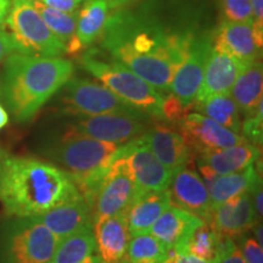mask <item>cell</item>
<instances>
[{
    "label": "cell",
    "instance_id": "cell-1",
    "mask_svg": "<svg viewBox=\"0 0 263 263\" xmlns=\"http://www.w3.org/2000/svg\"><path fill=\"white\" fill-rule=\"evenodd\" d=\"M201 22V12L193 5L144 0L108 15L101 45L115 60L166 93L194 39L205 32Z\"/></svg>",
    "mask_w": 263,
    "mask_h": 263
},
{
    "label": "cell",
    "instance_id": "cell-2",
    "mask_svg": "<svg viewBox=\"0 0 263 263\" xmlns=\"http://www.w3.org/2000/svg\"><path fill=\"white\" fill-rule=\"evenodd\" d=\"M81 195L70 174L32 157H4L0 163V201L10 216L37 217Z\"/></svg>",
    "mask_w": 263,
    "mask_h": 263
},
{
    "label": "cell",
    "instance_id": "cell-3",
    "mask_svg": "<svg viewBox=\"0 0 263 263\" xmlns=\"http://www.w3.org/2000/svg\"><path fill=\"white\" fill-rule=\"evenodd\" d=\"M74 67L60 57L12 52L6 58L2 89L6 106L17 122H27L72 78Z\"/></svg>",
    "mask_w": 263,
    "mask_h": 263
},
{
    "label": "cell",
    "instance_id": "cell-4",
    "mask_svg": "<svg viewBox=\"0 0 263 263\" xmlns=\"http://www.w3.org/2000/svg\"><path fill=\"white\" fill-rule=\"evenodd\" d=\"M122 144L108 143L62 130L47 147V155L70 174L82 196L91 200L104 174L122 149Z\"/></svg>",
    "mask_w": 263,
    "mask_h": 263
},
{
    "label": "cell",
    "instance_id": "cell-5",
    "mask_svg": "<svg viewBox=\"0 0 263 263\" xmlns=\"http://www.w3.org/2000/svg\"><path fill=\"white\" fill-rule=\"evenodd\" d=\"M80 64L118 98L150 118L163 120L164 97L127 66L117 60H107L97 50L82 55Z\"/></svg>",
    "mask_w": 263,
    "mask_h": 263
},
{
    "label": "cell",
    "instance_id": "cell-6",
    "mask_svg": "<svg viewBox=\"0 0 263 263\" xmlns=\"http://www.w3.org/2000/svg\"><path fill=\"white\" fill-rule=\"evenodd\" d=\"M5 24L16 52L45 58L61 57L66 52L65 45L43 21L33 0H12Z\"/></svg>",
    "mask_w": 263,
    "mask_h": 263
},
{
    "label": "cell",
    "instance_id": "cell-7",
    "mask_svg": "<svg viewBox=\"0 0 263 263\" xmlns=\"http://www.w3.org/2000/svg\"><path fill=\"white\" fill-rule=\"evenodd\" d=\"M60 239L33 217L6 226L2 244L3 263H50Z\"/></svg>",
    "mask_w": 263,
    "mask_h": 263
},
{
    "label": "cell",
    "instance_id": "cell-8",
    "mask_svg": "<svg viewBox=\"0 0 263 263\" xmlns=\"http://www.w3.org/2000/svg\"><path fill=\"white\" fill-rule=\"evenodd\" d=\"M64 87L65 94L61 99V111L70 116L143 114L128 105L103 84L82 78H71Z\"/></svg>",
    "mask_w": 263,
    "mask_h": 263
},
{
    "label": "cell",
    "instance_id": "cell-9",
    "mask_svg": "<svg viewBox=\"0 0 263 263\" xmlns=\"http://www.w3.org/2000/svg\"><path fill=\"white\" fill-rule=\"evenodd\" d=\"M71 117H73V121L64 130L122 145L141 137L150 127V117L144 114H105Z\"/></svg>",
    "mask_w": 263,
    "mask_h": 263
},
{
    "label": "cell",
    "instance_id": "cell-10",
    "mask_svg": "<svg viewBox=\"0 0 263 263\" xmlns=\"http://www.w3.org/2000/svg\"><path fill=\"white\" fill-rule=\"evenodd\" d=\"M136 194L133 174L121 149L104 174L91 200L93 223L126 211Z\"/></svg>",
    "mask_w": 263,
    "mask_h": 263
},
{
    "label": "cell",
    "instance_id": "cell-11",
    "mask_svg": "<svg viewBox=\"0 0 263 263\" xmlns=\"http://www.w3.org/2000/svg\"><path fill=\"white\" fill-rule=\"evenodd\" d=\"M177 124L178 132L195 155L248 141L241 134L223 127L212 118L199 112L185 114Z\"/></svg>",
    "mask_w": 263,
    "mask_h": 263
},
{
    "label": "cell",
    "instance_id": "cell-12",
    "mask_svg": "<svg viewBox=\"0 0 263 263\" xmlns=\"http://www.w3.org/2000/svg\"><path fill=\"white\" fill-rule=\"evenodd\" d=\"M211 50V31L200 33L190 45L188 54L173 76L170 91L184 107H192L201 87L203 71Z\"/></svg>",
    "mask_w": 263,
    "mask_h": 263
},
{
    "label": "cell",
    "instance_id": "cell-13",
    "mask_svg": "<svg viewBox=\"0 0 263 263\" xmlns=\"http://www.w3.org/2000/svg\"><path fill=\"white\" fill-rule=\"evenodd\" d=\"M122 154L133 174L137 194L168 188L172 174L151 151L143 137L124 144Z\"/></svg>",
    "mask_w": 263,
    "mask_h": 263
},
{
    "label": "cell",
    "instance_id": "cell-14",
    "mask_svg": "<svg viewBox=\"0 0 263 263\" xmlns=\"http://www.w3.org/2000/svg\"><path fill=\"white\" fill-rule=\"evenodd\" d=\"M167 190L171 205L210 222L212 211L209 192L200 174L190 168L189 163L172 174Z\"/></svg>",
    "mask_w": 263,
    "mask_h": 263
},
{
    "label": "cell",
    "instance_id": "cell-15",
    "mask_svg": "<svg viewBox=\"0 0 263 263\" xmlns=\"http://www.w3.org/2000/svg\"><path fill=\"white\" fill-rule=\"evenodd\" d=\"M211 47L230 55L242 65L261 60L262 43L256 38L252 24L222 21L211 31Z\"/></svg>",
    "mask_w": 263,
    "mask_h": 263
},
{
    "label": "cell",
    "instance_id": "cell-16",
    "mask_svg": "<svg viewBox=\"0 0 263 263\" xmlns=\"http://www.w3.org/2000/svg\"><path fill=\"white\" fill-rule=\"evenodd\" d=\"M251 192L232 197L212 210L210 224L218 236L234 239L257 224Z\"/></svg>",
    "mask_w": 263,
    "mask_h": 263
},
{
    "label": "cell",
    "instance_id": "cell-17",
    "mask_svg": "<svg viewBox=\"0 0 263 263\" xmlns=\"http://www.w3.org/2000/svg\"><path fill=\"white\" fill-rule=\"evenodd\" d=\"M141 137L171 174L190 163L193 151L182 134L172 127L156 123L147 128Z\"/></svg>",
    "mask_w": 263,
    "mask_h": 263
},
{
    "label": "cell",
    "instance_id": "cell-18",
    "mask_svg": "<svg viewBox=\"0 0 263 263\" xmlns=\"http://www.w3.org/2000/svg\"><path fill=\"white\" fill-rule=\"evenodd\" d=\"M33 218L44 224L60 240L87 227H93L91 207L82 194Z\"/></svg>",
    "mask_w": 263,
    "mask_h": 263
},
{
    "label": "cell",
    "instance_id": "cell-19",
    "mask_svg": "<svg viewBox=\"0 0 263 263\" xmlns=\"http://www.w3.org/2000/svg\"><path fill=\"white\" fill-rule=\"evenodd\" d=\"M93 233L100 262L122 263L130 239L126 211L94 222Z\"/></svg>",
    "mask_w": 263,
    "mask_h": 263
},
{
    "label": "cell",
    "instance_id": "cell-20",
    "mask_svg": "<svg viewBox=\"0 0 263 263\" xmlns=\"http://www.w3.org/2000/svg\"><path fill=\"white\" fill-rule=\"evenodd\" d=\"M197 168L209 192L211 211L232 197L251 192L262 180L254 164L244 171L228 174H216L202 166H197Z\"/></svg>",
    "mask_w": 263,
    "mask_h": 263
},
{
    "label": "cell",
    "instance_id": "cell-21",
    "mask_svg": "<svg viewBox=\"0 0 263 263\" xmlns=\"http://www.w3.org/2000/svg\"><path fill=\"white\" fill-rule=\"evenodd\" d=\"M241 62L211 47L207 57L201 87L194 103L219 94H230L233 84L242 68ZM193 103V104H194Z\"/></svg>",
    "mask_w": 263,
    "mask_h": 263
},
{
    "label": "cell",
    "instance_id": "cell-22",
    "mask_svg": "<svg viewBox=\"0 0 263 263\" xmlns=\"http://www.w3.org/2000/svg\"><path fill=\"white\" fill-rule=\"evenodd\" d=\"M202 222L203 219L199 217L170 205L156 219L149 233L160 240L170 251H182L193 230Z\"/></svg>",
    "mask_w": 263,
    "mask_h": 263
},
{
    "label": "cell",
    "instance_id": "cell-23",
    "mask_svg": "<svg viewBox=\"0 0 263 263\" xmlns=\"http://www.w3.org/2000/svg\"><path fill=\"white\" fill-rule=\"evenodd\" d=\"M259 159V146L245 143L226 149L196 154L197 166L206 167L216 174L240 172L252 166Z\"/></svg>",
    "mask_w": 263,
    "mask_h": 263
},
{
    "label": "cell",
    "instance_id": "cell-24",
    "mask_svg": "<svg viewBox=\"0 0 263 263\" xmlns=\"http://www.w3.org/2000/svg\"><path fill=\"white\" fill-rule=\"evenodd\" d=\"M110 15V8L103 0H87L78 10L77 27L74 37L66 45V52L76 54L88 48L103 34Z\"/></svg>",
    "mask_w": 263,
    "mask_h": 263
},
{
    "label": "cell",
    "instance_id": "cell-25",
    "mask_svg": "<svg viewBox=\"0 0 263 263\" xmlns=\"http://www.w3.org/2000/svg\"><path fill=\"white\" fill-rule=\"evenodd\" d=\"M170 205V193L167 189L136 194L126 210L130 235L149 232Z\"/></svg>",
    "mask_w": 263,
    "mask_h": 263
},
{
    "label": "cell",
    "instance_id": "cell-26",
    "mask_svg": "<svg viewBox=\"0 0 263 263\" xmlns=\"http://www.w3.org/2000/svg\"><path fill=\"white\" fill-rule=\"evenodd\" d=\"M263 68L261 60L242 66L230 90V97L244 116L255 112L262 101Z\"/></svg>",
    "mask_w": 263,
    "mask_h": 263
},
{
    "label": "cell",
    "instance_id": "cell-27",
    "mask_svg": "<svg viewBox=\"0 0 263 263\" xmlns=\"http://www.w3.org/2000/svg\"><path fill=\"white\" fill-rule=\"evenodd\" d=\"M97 252L93 227H87L59 241L50 263H84Z\"/></svg>",
    "mask_w": 263,
    "mask_h": 263
},
{
    "label": "cell",
    "instance_id": "cell-28",
    "mask_svg": "<svg viewBox=\"0 0 263 263\" xmlns=\"http://www.w3.org/2000/svg\"><path fill=\"white\" fill-rule=\"evenodd\" d=\"M192 106L199 114L205 115L217 123L222 124L223 127L240 134V128H241L240 110L230 94L212 95L201 101L194 103Z\"/></svg>",
    "mask_w": 263,
    "mask_h": 263
},
{
    "label": "cell",
    "instance_id": "cell-29",
    "mask_svg": "<svg viewBox=\"0 0 263 263\" xmlns=\"http://www.w3.org/2000/svg\"><path fill=\"white\" fill-rule=\"evenodd\" d=\"M170 250L151 233L130 235L126 256L122 263H163Z\"/></svg>",
    "mask_w": 263,
    "mask_h": 263
},
{
    "label": "cell",
    "instance_id": "cell-30",
    "mask_svg": "<svg viewBox=\"0 0 263 263\" xmlns=\"http://www.w3.org/2000/svg\"><path fill=\"white\" fill-rule=\"evenodd\" d=\"M34 8L37 9L39 15L42 16L43 21L48 26L49 29L59 38L62 44L66 45L74 37L76 27H77L78 11L64 12L59 11L52 8H49L41 2L33 0Z\"/></svg>",
    "mask_w": 263,
    "mask_h": 263
},
{
    "label": "cell",
    "instance_id": "cell-31",
    "mask_svg": "<svg viewBox=\"0 0 263 263\" xmlns=\"http://www.w3.org/2000/svg\"><path fill=\"white\" fill-rule=\"evenodd\" d=\"M218 242V234L210 224V222L203 221L193 230L182 251L206 261H213L217 254Z\"/></svg>",
    "mask_w": 263,
    "mask_h": 263
},
{
    "label": "cell",
    "instance_id": "cell-32",
    "mask_svg": "<svg viewBox=\"0 0 263 263\" xmlns=\"http://www.w3.org/2000/svg\"><path fill=\"white\" fill-rule=\"evenodd\" d=\"M223 21L252 24L250 0H219Z\"/></svg>",
    "mask_w": 263,
    "mask_h": 263
},
{
    "label": "cell",
    "instance_id": "cell-33",
    "mask_svg": "<svg viewBox=\"0 0 263 263\" xmlns=\"http://www.w3.org/2000/svg\"><path fill=\"white\" fill-rule=\"evenodd\" d=\"M263 110L262 103L258 105L255 112L245 116V120L241 121V136L245 138L249 143L261 146L263 138Z\"/></svg>",
    "mask_w": 263,
    "mask_h": 263
},
{
    "label": "cell",
    "instance_id": "cell-34",
    "mask_svg": "<svg viewBox=\"0 0 263 263\" xmlns=\"http://www.w3.org/2000/svg\"><path fill=\"white\" fill-rule=\"evenodd\" d=\"M212 263H246L234 239L219 236L216 257Z\"/></svg>",
    "mask_w": 263,
    "mask_h": 263
},
{
    "label": "cell",
    "instance_id": "cell-35",
    "mask_svg": "<svg viewBox=\"0 0 263 263\" xmlns=\"http://www.w3.org/2000/svg\"><path fill=\"white\" fill-rule=\"evenodd\" d=\"M240 251L246 263H263V248L255 238L245 234L240 235Z\"/></svg>",
    "mask_w": 263,
    "mask_h": 263
},
{
    "label": "cell",
    "instance_id": "cell-36",
    "mask_svg": "<svg viewBox=\"0 0 263 263\" xmlns=\"http://www.w3.org/2000/svg\"><path fill=\"white\" fill-rule=\"evenodd\" d=\"M252 14V28L257 41L263 44V0H250Z\"/></svg>",
    "mask_w": 263,
    "mask_h": 263
},
{
    "label": "cell",
    "instance_id": "cell-37",
    "mask_svg": "<svg viewBox=\"0 0 263 263\" xmlns=\"http://www.w3.org/2000/svg\"><path fill=\"white\" fill-rule=\"evenodd\" d=\"M41 3L59 11L74 12L80 10L83 0H41Z\"/></svg>",
    "mask_w": 263,
    "mask_h": 263
},
{
    "label": "cell",
    "instance_id": "cell-38",
    "mask_svg": "<svg viewBox=\"0 0 263 263\" xmlns=\"http://www.w3.org/2000/svg\"><path fill=\"white\" fill-rule=\"evenodd\" d=\"M12 52H16L14 39L9 32L0 29V61L4 60Z\"/></svg>",
    "mask_w": 263,
    "mask_h": 263
},
{
    "label": "cell",
    "instance_id": "cell-39",
    "mask_svg": "<svg viewBox=\"0 0 263 263\" xmlns=\"http://www.w3.org/2000/svg\"><path fill=\"white\" fill-rule=\"evenodd\" d=\"M168 261L170 263H212L183 251H170Z\"/></svg>",
    "mask_w": 263,
    "mask_h": 263
},
{
    "label": "cell",
    "instance_id": "cell-40",
    "mask_svg": "<svg viewBox=\"0 0 263 263\" xmlns=\"http://www.w3.org/2000/svg\"><path fill=\"white\" fill-rule=\"evenodd\" d=\"M251 197H252V205H254V210H255L256 216H257V219H262V213H263L262 180H259V182L255 185V188L252 189Z\"/></svg>",
    "mask_w": 263,
    "mask_h": 263
},
{
    "label": "cell",
    "instance_id": "cell-41",
    "mask_svg": "<svg viewBox=\"0 0 263 263\" xmlns=\"http://www.w3.org/2000/svg\"><path fill=\"white\" fill-rule=\"evenodd\" d=\"M12 0H0V25L4 24L6 16L11 9Z\"/></svg>",
    "mask_w": 263,
    "mask_h": 263
},
{
    "label": "cell",
    "instance_id": "cell-42",
    "mask_svg": "<svg viewBox=\"0 0 263 263\" xmlns=\"http://www.w3.org/2000/svg\"><path fill=\"white\" fill-rule=\"evenodd\" d=\"M103 2L106 3L110 9L116 10V9L123 8V6L129 5L133 2H136V0H103Z\"/></svg>",
    "mask_w": 263,
    "mask_h": 263
},
{
    "label": "cell",
    "instance_id": "cell-43",
    "mask_svg": "<svg viewBox=\"0 0 263 263\" xmlns=\"http://www.w3.org/2000/svg\"><path fill=\"white\" fill-rule=\"evenodd\" d=\"M9 122V115L4 107L0 105V129L4 128Z\"/></svg>",
    "mask_w": 263,
    "mask_h": 263
},
{
    "label": "cell",
    "instance_id": "cell-44",
    "mask_svg": "<svg viewBox=\"0 0 263 263\" xmlns=\"http://www.w3.org/2000/svg\"><path fill=\"white\" fill-rule=\"evenodd\" d=\"M3 159H4V154H3V151L0 150V163H2V161H3Z\"/></svg>",
    "mask_w": 263,
    "mask_h": 263
},
{
    "label": "cell",
    "instance_id": "cell-45",
    "mask_svg": "<svg viewBox=\"0 0 263 263\" xmlns=\"http://www.w3.org/2000/svg\"><path fill=\"white\" fill-rule=\"evenodd\" d=\"M3 97V89H2V81H0V99Z\"/></svg>",
    "mask_w": 263,
    "mask_h": 263
},
{
    "label": "cell",
    "instance_id": "cell-46",
    "mask_svg": "<svg viewBox=\"0 0 263 263\" xmlns=\"http://www.w3.org/2000/svg\"><path fill=\"white\" fill-rule=\"evenodd\" d=\"M170 256V255H168ZM163 263H170V261H168V257H167V259H166V261H164Z\"/></svg>",
    "mask_w": 263,
    "mask_h": 263
},
{
    "label": "cell",
    "instance_id": "cell-47",
    "mask_svg": "<svg viewBox=\"0 0 263 263\" xmlns=\"http://www.w3.org/2000/svg\"><path fill=\"white\" fill-rule=\"evenodd\" d=\"M35 2H41V0H35Z\"/></svg>",
    "mask_w": 263,
    "mask_h": 263
}]
</instances>
